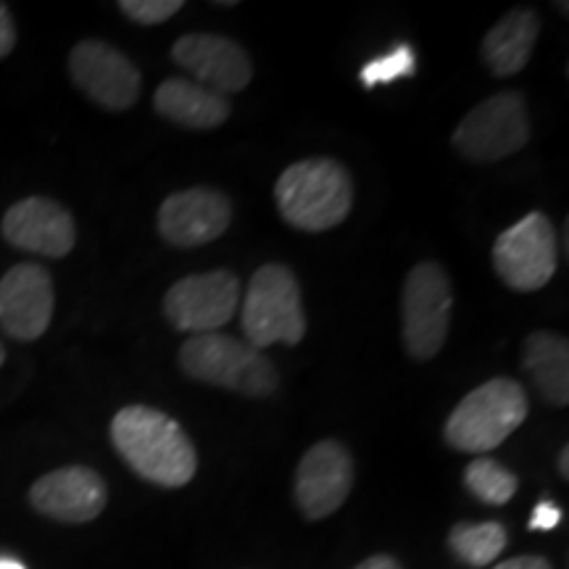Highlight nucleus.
I'll return each mask as SVG.
<instances>
[{
	"instance_id": "423d86ee",
	"label": "nucleus",
	"mask_w": 569,
	"mask_h": 569,
	"mask_svg": "<svg viewBox=\"0 0 569 569\" xmlns=\"http://www.w3.org/2000/svg\"><path fill=\"white\" fill-rule=\"evenodd\" d=\"M530 113L522 92L503 90L467 111L451 140L467 161L493 163L522 151L530 142Z\"/></svg>"
},
{
	"instance_id": "9b49d317",
	"label": "nucleus",
	"mask_w": 569,
	"mask_h": 569,
	"mask_svg": "<svg viewBox=\"0 0 569 569\" xmlns=\"http://www.w3.org/2000/svg\"><path fill=\"white\" fill-rule=\"evenodd\" d=\"M353 488V457L340 440H319L296 469V503L306 519H327Z\"/></svg>"
},
{
	"instance_id": "6ab92c4d",
	"label": "nucleus",
	"mask_w": 569,
	"mask_h": 569,
	"mask_svg": "<svg viewBox=\"0 0 569 569\" xmlns=\"http://www.w3.org/2000/svg\"><path fill=\"white\" fill-rule=\"evenodd\" d=\"M532 386L553 407L569 403V343L549 330L530 332L522 356Z\"/></svg>"
},
{
	"instance_id": "9d476101",
	"label": "nucleus",
	"mask_w": 569,
	"mask_h": 569,
	"mask_svg": "<svg viewBox=\"0 0 569 569\" xmlns=\"http://www.w3.org/2000/svg\"><path fill=\"white\" fill-rule=\"evenodd\" d=\"M69 74L92 103L127 111L140 98V71L122 51L103 40H82L69 53Z\"/></svg>"
},
{
	"instance_id": "a211bd4d",
	"label": "nucleus",
	"mask_w": 569,
	"mask_h": 569,
	"mask_svg": "<svg viewBox=\"0 0 569 569\" xmlns=\"http://www.w3.org/2000/svg\"><path fill=\"white\" fill-rule=\"evenodd\" d=\"M540 19L538 13L519 6L511 9L507 17H501L490 27L486 40H482V61L496 77H511L519 74L528 67L532 48L538 42Z\"/></svg>"
},
{
	"instance_id": "20e7f679",
	"label": "nucleus",
	"mask_w": 569,
	"mask_h": 569,
	"mask_svg": "<svg viewBox=\"0 0 569 569\" xmlns=\"http://www.w3.org/2000/svg\"><path fill=\"white\" fill-rule=\"evenodd\" d=\"M180 367L190 380L232 390L248 398H267L277 390V369L264 351L224 332L190 336L180 348Z\"/></svg>"
},
{
	"instance_id": "f8f14e48",
	"label": "nucleus",
	"mask_w": 569,
	"mask_h": 569,
	"mask_svg": "<svg viewBox=\"0 0 569 569\" xmlns=\"http://www.w3.org/2000/svg\"><path fill=\"white\" fill-rule=\"evenodd\" d=\"M56 309L53 277L42 264H17L0 277V327L6 336L32 343L46 336Z\"/></svg>"
},
{
	"instance_id": "b1692460",
	"label": "nucleus",
	"mask_w": 569,
	"mask_h": 569,
	"mask_svg": "<svg viewBox=\"0 0 569 569\" xmlns=\"http://www.w3.org/2000/svg\"><path fill=\"white\" fill-rule=\"evenodd\" d=\"M561 522V509L551 501H540L530 517V530H553Z\"/></svg>"
},
{
	"instance_id": "1a4fd4ad",
	"label": "nucleus",
	"mask_w": 569,
	"mask_h": 569,
	"mask_svg": "<svg viewBox=\"0 0 569 569\" xmlns=\"http://www.w3.org/2000/svg\"><path fill=\"white\" fill-rule=\"evenodd\" d=\"M240 306V280L230 269L190 274L163 296V315L174 330L206 336L219 332Z\"/></svg>"
},
{
	"instance_id": "0eeeda50",
	"label": "nucleus",
	"mask_w": 569,
	"mask_h": 569,
	"mask_svg": "<svg viewBox=\"0 0 569 569\" xmlns=\"http://www.w3.org/2000/svg\"><path fill=\"white\" fill-rule=\"evenodd\" d=\"M453 288L438 261H419L403 282V348L411 359L430 361L446 346L451 327Z\"/></svg>"
},
{
	"instance_id": "a878e982",
	"label": "nucleus",
	"mask_w": 569,
	"mask_h": 569,
	"mask_svg": "<svg viewBox=\"0 0 569 569\" xmlns=\"http://www.w3.org/2000/svg\"><path fill=\"white\" fill-rule=\"evenodd\" d=\"M493 569H553V567L551 561L543 557H515V559L501 561V565H496Z\"/></svg>"
},
{
	"instance_id": "bb28decb",
	"label": "nucleus",
	"mask_w": 569,
	"mask_h": 569,
	"mask_svg": "<svg viewBox=\"0 0 569 569\" xmlns=\"http://www.w3.org/2000/svg\"><path fill=\"white\" fill-rule=\"evenodd\" d=\"M356 569H403L401 565L393 557H388V553H377V557H369L361 561Z\"/></svg>"
},
{
	"instance_id": "ddd939ff",
	"label": "nucleus",
	"mask_w": 569,
	"mask_h": 569,
	"mask_svg": "<svg viewBox=\"0 0 569 569\" xmlns=\"http://www.w3.org/2000/svg\"><path fill=\"white\" fill-rule=\"evenodd\" d=\"M172 59L193 74V82L219 96L243 92L253 80V63L238 42L213 32H188L174 40Z\"/></svg>"
},
{
	"instance_id": "4468645a",
	"label": "nucleus",
	"mask_w": 569,
	"mask_h": 569,
	"mask_svg": "<svg viewBox=\"0 0 569 569\" xmlns=\"http://www.w3.org/2000/svg\"><path fill=\"white\" fill-rule=\"evenodd\" d=\"M0 232L6 243L46 259H63L77 243L74 217L59 201L42 196L13 203L3 213Z\"/></svg>"
},
{
	"instance_id": "39448f33",
	"label": "nucleus",
	"mask_w": 569,
	"mask_h": 569,
	"mask_svg": "<svg viewBox=\"0 0 569 569\" xmlns=\"http://www.w3.org/2000/svg\"><path fill=\"white\" fill-rule=\"evenodd\" d=\"M246 343L261 351L274 343L298 346L306 336V315L301 284L293 269L284 264H264L256 269L243 298Z\"/></svg>"
},
{
	"instance_id": "412c9836",
	"label": "nucleus",
	"mask_w": 569,
	"mask_h": 569,
	"mask_svg": "<svg viewBox=\"0 0 569 569\" xmlns=\"http://www.w3.org/2000/svg\"><path fill=\"white\" fill-rule=\"evenodd\" d=\"M465 486L478 501L488 507H503L517 493L519 480L517 475L490 457H478L469 461L465 469Z\"/></svg>"
},
{
	"instance_id": "aec40b11",
	"label": "nucleus",
	"mask_w": 569,
	"mask_h": 569,
	"mask_svg": "<svg viewBox=\"0 0 569 569\" xmlns=\"http://www.w3.org/2000/svg\"><path fill=\"white\" fill-rule=\"evenodd\" d=\"M448 546L469 567H488L507 549V528L501 522H459L448 532Z\"/></svg>"
},
{
	"instance_id": "f3484780",
	"label": "nucleus",
	"mask_w": 569,
	"mask_h": 569,
	"mask_svg": "<svg viewBox=\"0 0 569 569\" xmlns=\"http://www.w3.org/2000/svg\"><path fill=\"white\" fill-rule=\"evenodd\" d=\"M153 109L167 122L188 130H217L230 117V101L188 77H169L153 96Z\"/></svg>"
},
{
	"instance_id": "2eb2a0df",
	"label": "nucleus",
	"mask_w": 569,
	"mask_h": 569,
	"mask_svg": "<svg viewBox=\"0 0 569 569\" xmlns=\"http://www.w3.org/2000/svg\"><path fill=\"white\" fill-rule=\"evenodd\" d=\"M30 503L38 515L67 525H84L103 515L109 488L90 467H61L42 475L30 488Z\"/></svg>"
},
{
	"instance_id": "f03ea898",
	"label": "nucleus",
	"mask_w": 569,
	"mask_h": 569,
	"mask_svg": "<svg viewBox=\"0 0 569 569\" xmlns=\"http://www.w3.org/2000/svg\"><path fill=\"white\" fill-rule=\"evenodd\" d=\"M274 203L290 227L303 232H327L353 209V180L336 159H303L290 163L274 184Z\"/></svg>"
},
{
	"instance_id": "5701e85b",
	"label": "nucleus",
	"mask_w": 569,
	"mask_h": 569,
	"mask_svg": "<svg viewBox=\"0 0 569 569\" xmlns=\"http://www.w3.org/2000/svg\"><path fill=\"white\" fill-rule=\"evenodd\" d=\"M182 0H119V11L134 24L156 27L182 11Z\"/></svg>"
},
{
	"instance_id": "4be33fe9",
	"label": "nucleus",
	"mask_w": 569,
	"mask_h": 569,
	"mask_svg": "<svg viewBox=\"0 0 569 569\" xmlns=\"http://www.w3.org/2000/svg\"><path fill=\"white\" fill-rule=\"evenodd\" d=\"M409 74H415V51L407 46H401L396 48V51L380 56V59L369 61L367 67L361 69V82H365L367 88H375V84L393 82L398 77H409Z\"/></svg>"
},
{
	"instance_id": "393cba45",
	"label": "nucleus",
	"mask_w": 569,
	"mask_h": 569,
	"mask_svg": "<svg viewBox=\"0 0 569 569\" xmlns=\"http://www.w3.org/2000/svg\"><path fill=\"white\" fill-rule=\"evenodd\" d=\"M17 46V24H13L11 9L0 3V59H6Z\"/></svg>"
},
{
	"instance_id": "c756f323",
	"label": "nucleus",
	"mask_w": 569,
	"mask_h": 569,
	"mask_svg": "<svg viewBox=\"0 0 569 569\" xmlns=\"http://www.w3.org/2000/svg\"><path fill=\"white\" fill-rule=\"evenodd\" d=\"M6 365V348H3V343H0V367Z\"/></svg>"
},
{
	"instance_id": "6e6552de",
	"label": "nucleus",
	"mask_w": 569,
	"mask_h": 569,
	"mask_svg": "<svg viewBox=\"0 0 569 569\" xmlns=\"http://www.w3.org/2000/svg\"><path fill=\"white\" fill-rule=\"evenodd\" d=\"M559 243L553 222L546 213L532 211L509 230H503L493 243L496 274L517 293H532L557 272Z\"/></svg>"
},
{
	"instance_id": "dca6fc26",
	"label": "nucleus",
	"mask_w": 569,
	"mask_h": 569,
	"mask_svg": "<svg viewBox=\"0 0 569 569\" xmlns=\"http://www.w3.org/2000/svg\"><path fill=\"white\" fill-rule=\"evenodd\" d=\"M232 222L230 198L213 188L172 193L159 209V234L174 248H198L222 238Z\"/></svg>"
},
{
	"instance_id": "7ed1b4c3",
	"label": "nucleus",
	"mask_w": 569,
	"mask_h": 569,
	"mask_svg": "<svg viewBox=\"0 0 569 569\" xmlns=\"http://www.w3.org/2000/svg\"><path fill=\"white\" fill-rule=\"evenodd\" d=\"M530 403L522 386L509 377H493L459 401L446 419L443 438L453 451H496L528 419Z\"/></svg>"
},
{
	"instance_id": "f257e3e1",
	"label": "nucleus",
	"mask_w": 569,
	"mask_h": 569,
	"mask_svg": "<svg viewBox=\"0 0 569 569\" xmlns=\"http://www.w3.org/2000/svg\"><path fill=\"white\" fill-rule=\"evenodd\" d=\"M111 443L127 467L161 488H184L198 472L193 440L167 411L124 407L111 419Z\"/></svg>"
},
{
	"instance_id": "c85d7f7f",
	"label": "nucleus",
	"mask_w": 569,
	"mask_h": 569,
	"mask_svg": "<svg viewBox=\"0 0 569 569\" xmlns=\"http://www.w3.org/2000/svg\"><path fill=\"white\" fill-rule=\"evenodd\" d=\"M557 465H559V472H561V478H569V448L565 446V448H561V453H559V461H557Z\"/></svg>"
},
{
	"instance_id": "cd10ccee",
	"label": "nucleus",
	"mask_w": 569,
	"mask_h": 569,
	"mask_svg": "<svg viewBox=\"0 0 569 569\" xmlns=\"http://www.w3.org/2000/svg\"><path fill=\"white\" fill-rule=\"evenodd\" d=\"M0 569H27V565L9 553H0Z\"/></svg>"
}]
</instances>
